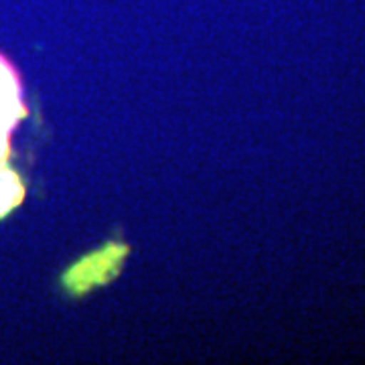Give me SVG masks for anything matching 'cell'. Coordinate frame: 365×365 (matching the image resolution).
Masks as SVG:
<instances>
[{
    "label": "cell",
    "instance_id": "obj_1",
    "mask_svg": "<svg viewBox=\"0 0 365 365\" xmlns=\"http://www.w3.org/2000/svg\"><path fill=\"white\" fill-rule=\"evenodd\" d=\"M26 116L23 86L14 66L0 53V167L11 157V138L19 122Z\"/></svg>",
    "mask_w": 365,
    "mask_h": 365
},
{
    "label": "cell",
    "instance_id": "obj_2",
    "mask_svg": "<svg viewBox=\"0 0 365 365\" xmlns=\"http://www.w3.org/2000/svg\"><path fill=\"white\" fill-rule=\"evenodd\" d=\"M25 195L23 182L14 170L0 167V217L11 213Z\"/></svg>",
    "mask_w": 365,
    "mask_h": 365
}]
</instances>
